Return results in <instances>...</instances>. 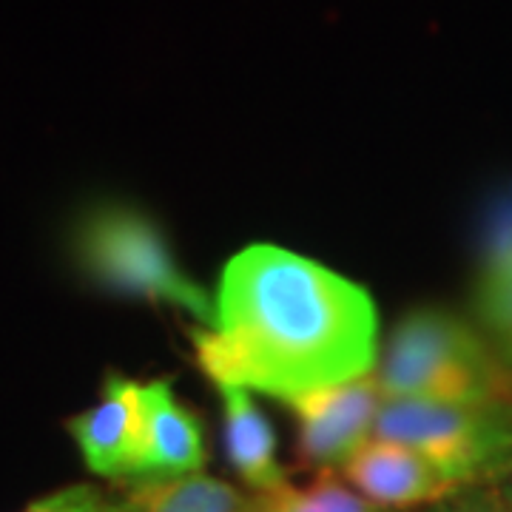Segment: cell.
<instances>
[{
	"mask_svg": "<svg viewBox=\"0 0 512 512\" xmlns=\"http://www.w3.org/2000/svg\"><path fill=\"white\" fill-rule=\"evenodd\" d=\"M194 350L214 384L285 402L373 373L379 313L362 285L311 256L248 245L228 259Z\"/></svg>",
	"mask_w": 512,
	"mask_h": 512,
	"instance_id": "cell-1",
	"label": "cell"
},
{
	"mask_svg": "<svg viewBox=\"0 0 512 512\" xmlns=\"http://www.w3.org/2000/svg\"><path fill=\"white\" fill-rule=\"evenodd\" d=\"M376 379L387 402H512V370L495 345L444 308L404 316Z\"/></svg>",
	"mask_w": 512,
	"mask_h": 512,
	"instance_id": "cell-2",
	"label": "cell"
},
{
	"mask_svg": "<svg viewBox=\"0 0 512 512\" xmlns=\"http://www.w3.org/2000/svg\"><path fill=\"white\" fill-rule=\"evenodd\" d=\"M72 251L80 271L97 285L174 305L202 328L214 322V299L177 265L163 231L143 211L120 202L94 205L74 225Z\"/></svg>",
	"mask_w": 512,
	"mask_h": 512,
	"instance_id": "cell-3",
	"label": "cell"
},
{
	"mask_svg": "<svg viewBox=\"0 0 512 512\" xmlns=\"http://www.w3.org/2000/svg\"><path fill=\"white\" fill-rule=\"evenodd\" d=\"M373 439L396 441L436 464L461 490L498 484L512 470V402H387Z\"/></svg>",
	"mask_w": 512,
	"mask_h": 512,
	"instance_id": "cell-4",
	"label": "cell"
},
{
	"mask_svg": "<svg viewBox=\"0 0 512 512\" xmlns=\"http://www.w3.org/2000/svg\"><path fill=\"white\" fill-rule=\"evenodd\" d=\"M299 419V456L319 473L345 470L367 441L373 439L384 396L376 370L353 382L319 387L285 399Z\"/></svg>",
	"mask_w": 512,
	"mask_h": 512,
	"instance_id": "cell-5",
	"label": "cell"
},
{
	"mask_svg": "<svg viewBox=\"0 0 512 512\" xmlns=\"http://www.w3.org/2000/svg\"><path fill=\"white\" fill-rule=\"evenodd\" d=\"M86 467L103 478H137L146 444L143 384L111 373L100 402L69 421Z\"/></svg>",
	"mask_w": 512,
	"mask_h": 512,
	"instance_id": "cell-6",
	"label": "cell"
},
{
	"mask_svg": "<svg viewBox=\"0 0 512 512\" xmlns=\"http://www.w3.org/2000/svg\"><path fill=\"white\" fill-rule=\"evenodd\" d=\"M342 473L353 490L393 512H419L461 493L456 481L444 476L436 464L396 441L370 439Z\"/></svg>",
	"mask_w": 512,
	"mask_h": 512,
	"instance_id": "cell-7",
	"label": "cell"
},
{
	"mask_svg": "<svg viewBox=\"0 0 512 512\" xmlns=\"http://www.w3.org/2000/svg\"><path fill=\"white\" fill-rule=\"evenodd\" d=\"M146 396V444L137 478L188 476L200 473L205 464L202 427L194 413L174 399L171 382L143 384Z\"/></svg>",
	"mask_w": 512,
	"mask_h": 512,
	"instance_id": "cell-8",
	"label": "cell"
},
{
	"mask_svg": "<svg viewBox=\"0 0 512 512\" xmlns=\"http://www.w3.org/2000/svg\"><path fill=\"white\" fill-rule=\"evenodd\" d=\"M222 399L225 450L231 467L254 493H271L288 484V473L276 456V433L251 393L234 384H217Z\"/></svg>",
	"mask_w": 512,
	"mask_h": 512,
	"instance_id": "cell-9",
	"label": "cell"
},
{
	"mask_svg": "<svg viewBox=\"0 0 512 512\" xmlns=\"http://www.w3.org/2000/svg\"><path fill=\"white\" fill-rule=\"evenodd\" d=\"M114 504L117 512H251L242 490L202 473L137 478Z\"/></svg>",
	"mask_w": 512,
	"mask_h": 512,
	"instance_id": "cell-10",
	"label": "cell"
},
{
	"mask_svg": "<svg viewBox=\"0 0 512 512\" xmlns=\"http://www.w3.org/2000/svg\"><path fill=\"white\" fill-rule=\"evenodd\" d=\"M251 512H393L373 504L370 498L353 490L348 481L333 473H319L308 487H276L271 493H256Z\"/></svg>",
	"mask_w": 512,
	"mask_h": 512,
	"instance_id": "cell-11",
	"label": "cell"
},
{
	"mask_svg": "<svg viewBox=\"0 0 512 512\" xmlns=\"http://www.w3.org/2000/svg\"><path fill=\"white\" fill-rule=\"evenodd\" d=\"M504 282H512V191L501 194V200L495 202L487 217L476 288L504 285Z\"/></svg>",
	"mask_w": 512,
	"mask_h": 512,
	"instance_id": "cell-12",
	"label": "cell"
},
{
	"mask_svg": "<svg viewBox=\"0 0 512 512\" xmlns=\"http://www.w3.org/2000/svg\"><path fill=\"white\" fill-rule=\"evenodd\" d=\"M23 512H117V504L92 484H72L37 498Z\"/></svg>",
	"mask_w": 512,
	"mask_h": 512,
	"instance_id": "cell-13",
	"label": "cell"
},
{
	"mask_svg": "<svg viewBox=\"0 0 512 512\" xmlns=\"http://www.w3.org/2000/svg\"><path fill=\"white\" fill-rule=\"evenodd\" d=\"M478 322L493 336H504L512 330V282L476 288Z\"/></svg>",
	"mask_w": 512,
	"mask_h": 512,
	"instance_id": "cell-14",
	"label": "cell"
},
{
	"mask_svg": "<svg viewBox=\"0 0 512 512\" xmlns=\"http://www.w3.org/2000/svg\"><path fill=\"white\" fill-rule=\"evenodd\" d=\"M419 512H512V507L504 501V495L498 493L495 484H487V487L461 490L453 498L433 504V507H424Z\"/></svg>",
	"mask_w": 512,
	"mask_h": 512,
	"instance_id": "cell-15",
	"label": "cell"
},
{
	"mask_svg": "<svg viewBox=\"0 0 512 512\" xmlns=\"http://www.w3.org/2000/svg\"><path fill=\"white\" fill-rule=\"evenodd\" d=\"M495 350H498V356L504 359V365L512 370V330L510 333H504V336H495Z\"/></svg>",
	"mask_w": 512,
	"mask_h": 512,
	"instance_id": "cell-16",
	"label": "cell"
},
{
	"mask_svg": "<svg viewBox=\"0 0 512 512\" xmlns=\"http://www.w3.org/2000/svg\"><path fill=\"white\" fill-rule=\"evenodd\" d=\"M495 487H498V493L504 495V501H507V504H510V507H512V470H510V473H507V476L501 478V481H498Z\"/></svg>",
	"mask_w": 512,
	"mask_h": 512,
	"instance_id": "cell-17",
	"label": "cell"
}]
</instances>
